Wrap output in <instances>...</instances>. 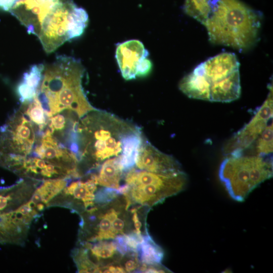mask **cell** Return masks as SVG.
I'll use <instances>...</instances> for the list:
<instances>
[{"label": "cell", "instance_id": "obj_1", "mask_svg": "<svg viewBox=\"0 0 273 273\" xmlns=\"http://www.w3.org/2000/svg\"><path fill=\"white\" fill-rule=\"evenodd\" d=\"M144 138L136 125L110 113L96 109L79 119L75 152L82 175L93 172L106 160L121 157L125 170L135 164Z\"/></svg>", "mask_w": 273, "mask_h": 273}, {"label": "cell", "instance_id": "obj_2", "mask_svg": "<svg viewBox=\"0 0 273 273\" xmlns=\"http://www.w3.org/2000/svg\"><path fill=\"white\" fill-rule=\"evenodd\" d=\"M8 12L37 37L47 53L80 36L88 22L87 12L72 0H16Z\"/></svg>", "mask_w": 273, "mask_h": 273}, {"label": "cell", "instance_id": "obj_3", "mask_svg": "<svg viewBox=\"0 0 273 273\" xmlns=\"http://www.w3.org/2000/svg\"><path fill=\"white\" fill-rule=\"evenodd\" d=\"M84 68L80 61L60 55L44 66L37 95L47 116L65 110L81 118L96 109L89 102L82 86Z\"/></svg>", "mask_w": 273, "mask_h": 273}, {"label": "cell", "instance_id": "obj_4", "mask_svg": "<svg viewBox=\"0 0 273 273\" xmlns=\"http://www.w3.org/2000/svg\"><path fill=\"white\" fill-rule=\"evenodd\" d=\"M261 19V14L239 0H218L203 25L212 43L243 52L258 40Z\"/></svg>", "mask_w": 273, "mask_h": 273}, {"label": "cell", "instance_id": "obj_5", "mask_svg": "<svg viewBox=\"0 0 273 273\" xmlns=\"http://www.w3.org/2000/svg\"><path fill=\"white\" fill-rule=\"evenodd\" d=\"M78 242L111 240L134 229L131 213L123 195L101 204H95L79 215Z\"/></svg>", "mask_w": 273, "mask_h": 273}, {"label": "cell", "instance_id": "obj_6", "mask_svg": "<svg viewBox=\"0 0 273 273\" xmlns=\"http://www.w3.org/2000/svg\"><path fill=\"white\" fill-rule=\"evenodd\" d=\"M127 190L122 194L127 207L142 206L149 208L166 198L184 190L188 183L183 171L172 174H160L133 167L124 173Z\"/></svg>", "mask_w": 273, "mask_h": 273}, {"label": "cell", "instance_id": "obj_7", "mask_svg": "<svg viewBox=\"0 0 273 273\" xmlns=\"http://www.w3.org/2000/svg\"><path fill=\"white\" fill-rule=\"evenodd\" d=\"M272 161L266 156L232 155L222 162L220 180L231 197L242 202L257 186L272 176Z\"/></svg>", "mask_w": 273, "mask_h": 273}, {"label": "cell", "instance_id": "obj_8", "mask_svg": "<svg viewBox=\"0 0 273 273\" xmlns=\"http://www.w3.org/2000/svg\"><path fill=\"white\" fill-rule=\"evenodd\" d=\"M41 134L19 108L0 128V155L27 156L33 152Z\"/></svg>", "mask_w": 273, "mask_h": 273}, {"label": "cell", "instance_id": "obj_9", "mask_svg": "<svg viewBox=\"0 0 273 273\" xmlns=\"http://www.w3.org/2000/svg\"><path fill=\"white\" fill-rule=\"evenodd\" d=\"M70 179L66 187L48 204V207L60 206L81 214L95 205L97 185L90 173Z\"/></svg>", "mask_w": 273, "mask_h": 273}, {"label": "cell", "instance_id": "obj_10", "mask_svg": "<svg viewBox=\"0 0 273 273\" xmlns=\"http://www.w3.org/2000/svg\"><path fill=\"white\" fill-rule=\"evenodd\" d=\"M272 88L250 121L234 134L223 148L226 154H240L257 139L272 117Z\"/></svg>", "mask_w": 273, "mask_h": 273}, {"label": "cell", "instance_id": "obj_11", "mask_svg": "<svg viewBox=\"0 0 273 273\" xmlns=\"http://www.w3.org/2000/svg\"><path fill=\"white\" fill-rule=\"evenodd\" d=\"M149 52L143 43L136 39L119 43L116 50L115 57L122 77L131 80L136 76L149 74L152 65L147 58Z\"/></svg>", "mask_w": 273, "mask_h": 273}, {"label": "cell", "instance_id": "obj_12", "mask_svg": "<svg viewBox=\"0 0 273 273\" xmlns=\"http://www.w3.org/2000/svg\"><path fill=\"white\" fill-rule=\"evenodd\" d=\"M31 154L56 166L82 175L79 170V161L77 154L61 144L47 128L38 138Z\"/></svg>", "mask_w": 273, "mask_h": 273}, {"label": "cell", "instance_id": "obj_13", "mask_svg": "<svg viewBox=\"0 0 273 273\" xmlns=\"http://www.w3.org/2000/svg\"><path fill=\"white\" fill-rule=\"evenodd\" d=\"M12 171L23 178L41 181L82 176L79 173L56 166L32 154L23 157Z\"/></svg>", "mask_w": 273, "mask_h": 273}, {"label": "cell", "instance_id": "obj_14", "mask_svg": "<svg viewBox=\"0 0 273 273\" xmlns=\"http://www.w3.org/2000/svg\"><path fill=\"white\" fill-rule=\"evenodd\" d=\"M134 167L160 174H172L183 171L173 156L163 153L143 139L138 150Z\"/></svg>", "mask_w": 273, "mask_h": 273}, {"label": "cell", "instance_id": "obj_15", "mask_svg": "<svg viewBox=\"0 0 273 273\" xmlns=\"http://www.w3.org/2000/svg\"><path fill=\"white\" fill-rule=\"evenodd\" d=\"M40 182L21 178L15 185L0 189V214L15 210L28 202Z\"/></svg>", "mask_w": 273, "mask_h": 273}, {"label": "cell", "instance_id": "obj_16", "mask_svg": "<svg viewBox=\"0 0 273 273\" xmlns=\"http://www.w3.org/2000/svg\"><path fill=\"white\" fill-rule=\"evenodd\" d=\"M80 118L65 110L49 117L47 128L61 144L75 152L76 127Z\"/></svg>", "mask_w": 273, "mask_h": 273}, {"label": "cell", "instance_id": "obj_17", "mask_svg": "<svg viewBox=\"0 0 273 273\" xmlns=\"http://www.w3.org/2000/svg\"><path fill=\"white\" fill-rule=\"evenodd\" d=\"M87 252L90 259L97 266L98 272L105 266L118 263L121 255L118 251L114 240L96 242H78Z\"/></svg>", "mask_w": 273, "mask_h": 273}, {"label": "cell", "instance_id": "obj_18", "mask_svg": "<svg viewBox=\"0 0 273 273\" xmlns=\"http://www.w3.org/2000/svg\"><path fill=\"white\" fill-rule=\"evenodd\" d=\"M210 85L205 74L203 63H201L181 79L178 87L190 98L210 101Z\"/></svg>", "mask_w": 273, "mask_h": 273}, {"label": "cell", "instance_id": "obj_19", "mask_svg": "<svg viewBox=\"0 0 273 273\" xmlns=\"http://www.w3.org/2000/svg\"><path fill=\"white\" fill-rule=\"evenodd\" d=\"M203 63L205 74L210 83L239 70V62L235 54L232 53H222Z\"/></svg>", "mask_w": 273, "mask_h": 273}, {"label": "cell", "instance_id": "obj_20", "mask_svg": "<svg viewBox=\"0 0 273 273\" xmlns=\"http://www.w3.org/2000/svg\"><path fill=\"white\" fill-rule=\"evenodd\" d=\"M70 179H48L41 181L29 200L40 213L48 207L50 202L67 185Z\"/></svg>", "mask_w": 273, "mask_h": 273}, {"label": "cell", "instance_id": "obj_21", "mask_svg": "<svg viewBox=\"0 0 273 273\" xmlns=\"http://www.w3.org/2000/svg\"><path fill=\"white\" fill-rule=\"evenodd\" d=\"M241 95L239 70L210 85V101L230 102L238 99Z\"/></svg>", "mask_w": 273, "mask_h": 273}, {"label": "cell", "instance_id": "obj_22", "mask_svg": "<svg viewBox=\"0 0 273 273\" xmlns=\"http://www.w3.org/2000/svg\"><path fill=\"white\" fill-rule=\"evenodd\" d=\"M121 158L108 159L100 165L98 173H90L97 185L117 190L120 188V181L124 175Z\"/></svg>", "mask_w": 273, "mask_h": 273}, {"label": "cell", "instance_id": "obj_23", "mask_svg": "<svg viewBox=\"0 0 273 273\" xmlns=\"http://www.w3.org/2000/svg\"><path fill=\"white\" fill-rule=\"evenodd\" d=\"M44 66L35 64L23 74L16 91L21 103L32 100L38 93L42 79Z\"/></svg>", "mask_w": 273, "mask_h": 273}, {"label": "cell", "instance_id": "obj_24", "mask_svg": "<svg viewBox=\"0 0 273 273\" xmlns=\"http://www.w3.org/2000/svg\"><path fill=\"white\" fill-rule=\"evenodd\" d=\"M19 108L41 134L47 128L49 117L36 96L32 100L21 103Z\"/></svg>", "mask_w": 273, "mask_h": 273}, {"label": "cell", "instance_id": "obj_25", "mask_svg": "<svg viewBox=\"0 0 273 273\" xmlns=\"http://www.w3.org/2000/svg\"><path fill=\"white\" fill-rule=\"evenodd\" d=\"M218 0H186L185 13L202 24L210 17Z\"/></svg>", "mask_w": 273, "mask_h": 273}, {"label": "cell", "instance_id": "obj_26", "mask_svg": "<svg viewBox=\"0 0 273 273\" xmlns=\"http://www.w3.org/2000/svg\"><path fill=\"white\" fill-rule=\"evenodd\" d=\"M142 263H160L164 256L162 248L157 244L149 234L143 236L138 251Z\"/></svg>", "mask_w": 273, "mask_h": 273}, {"label": "cell", "instance_id": "obj_27", "mask_svg": "<svg viewBox=\"0 0 273 273\" xmlns=\"http://www.w3.org/2000/svg\"><path fill=\"white\" fill-rule=\"evenodd\" d=\"M71 255L78 272H98L97 266L90 259L86 249L81 245L78 244Z\"/></svg>", "mask_w": 273, "mask_h": 273}, {"label": "cell", "instance_id": "obj_28", "mask_svg": "<svg viewBox=\"0 0 273 273\" xmlns=\"http://www.w3.org/2000/svg\"><path fill=\"white\" fill-rule=\"evenodd\" d=\"M273 125L272 122L267 125L258 137L255 146L256 155L268 156L273 151Z\"/></svg>", "mask_w": 273, "mask_h": 273}, {"label": "cell", "instance_id": "obj_29", "mask_svg": "<svg viewBox=\"0 0 273 273\" xmlns=\"http://www.w3.org/2000/svg\"><path fill=\"white\" fill-rule=\"evenodd\" d=\"M118 263L125 272H131L139 270L141 262L138 252L129 251L121 256Z\"/></svg>", "mask_w": 273, "mask_h": 273}, {"label": "cell", "instance_id": "obj_30", "mask_svg": "<svg viewBox=\"0 0 273 273\" xmlns=\"http://www.w3.org/2000/svg\"><path fill=\"white\" fill-rule=\"evenodd\" d=\"M138 271L142 272H172L161 263L151 264L141 263Z\"/></svg>", "mask_w": 273, "mask_h": 273}, {"label": "cell", "instance_id": "obj_31", "mask_svg": "<svg viewBox=\"0 0 273 273\" xmlns=\"http://www.w3.org/2000/svg\"><path fill=\"white\" fill-rule=\"evenodd\" d=\"M14 1V3L16 2V0H13Z\"/></svg>", "mask_w": 273, "mask_h": 273}]
</instances>
